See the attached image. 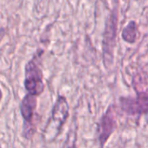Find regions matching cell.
Returning <instances> with one entry per match:
<instances>
[{
	"instance_id": "cell-1",
	"label": "cell",
	"mask_w": 148,
	"mask_h": 148,
	"mask_svg": "<svg viewBox=\"0 0 148 148\" xmlns=\"http://www.w3.org/2000/svg\"><path fill=\"white\" fill-rule=\"evenodd\" d=\"M69 117V105L64 96H59L53 106L51 116L45 128L44 138L47 142L53 141L60 133L63 125Z\"/></svg>"
},
{
	"instance_id": "cell-2",
	"label": "cell",
	"mask_w": 148,
	"mask_h": 148,
	"mask_svg": "<svg viewBox=\"0 0 148 148\" xmlns=\"http://www.w3.org/2000/svg\"><path fill=\"white\" fill-rule=\"evenodd\" d=\"M117 14L113 12L110 17L108 18L104 38H103V61L104 65L106 69H110L113 64L114 59V47H115V41H116V32H117Z\"/></svg>"
},
{
	"instance_id": "cell-3",
	"label": "cell",
	"mask_w": 148,
	"mask_h": 148,
	"mask_svg": "<svg viewBox=\"0 0 148 148\" xmlns=\"http://www.w3.org/2000/svg\"><path fill=\"white\" fill-rule=\"evenodd\" d=\"M25 87L28 93L34 96H39L45 90L43 73L36 58L31 59L25 67Z\"/></svg>"
},
{
	"instance_id": "cell-4",
	"label": "cell",
	"mask_w": 148,
	"mask_h": 148,
	"mask_svg": "<svg viewBox=\"0 0 148 148\" xmlns=\"http://www.w3.org/2000/svg\"><path fill=\"white\" fill-rule=\"evenodd\" d=\"M37 96L27 93L20 103V112L24 119L23 136L26 139H31L36 131V127L33 124L34 115L37 108Z\"/></svg>"
},
{
	"instance_id": "cell-5",
	"label": "cell",
	"mask_w": 148,
	"mask_h": 148,
	"mask_svg": "<svg viewBox=\"0 0 148 148\" xmlns=\"http://www.w3.org/2000/svg\"><path fill=\"white\" fill-rule=\"evenodd\" d=\"M121 110L128 115H141L148 113V93L137 92V96L122 97L119 99Z\"/></svg>"
},
{
	"instance_id": "cell-6",
	"label": "cell",
	"mask_w": 148,
	"mask_h": 148,
	"mask_svg": "<svg viewBox=\"0 0 148 148\" xmlns=\"http://www.w3.org/2000/svg\"><path fill=\"white\" fill-rule=\"evenodd\" d=\"M117 127V119L115 108L110 106L106 112L100 118L98 124V139L100 148H103L107 140Z\"/></svg>"
},
{
	"instance_id": "cell-7",
	"label": "cell",
	"mask_w": 148,
	"mask_h": 148,
	"mask_svg": "<svg viewBox=\"0 0 148 148\" xmlns=\"http://www.w3.org/2000/svg\"><path fill=\"white\" fill-rule=\"evenodd\" d=\"M137 24L134 21L129 22V24L123 29L122 32V38L123 39L129 43V44H133L136 39H137Z\"/></svg>"
},
{
	"instance_id": "cell-8",
	"label": "cell",
	"mask_w": 148,
	"mask_h": 148,
	"mask_svg": "<svg viewBox=\"0 0 148 148\" xmlns=\"http://www.w3.org/2000/svg\"><path fill=\"white\" fill-rule=\"evenodd\" d=\"M76 142H77V126L73 125L70 129L62 148H76Z\"/></svg>"
},
{
	"instance_id": "cell-9",
	"label": "cell",
	"mask_w": 148,
	"mask_h": 148,
	"mask_svg": "<svg viewBox=\"0 0 148 148\" xmlns=\"http://www.w3.org/2000/svg\"><path fill=\"white\" fill-rule=\"evenodd\" d=\"M2 97H3V93H2V91H1V90H0V102H1Z\"/></svg>"
},
{
	"instance_id": "cell-10",
	"label": "cell",
	"mask_w": 148,
	"mask_h": 148,
	"mask_svg": "<svg viewBox=\"0 0 148 148\" xmlns=\"http://www.w3.org/2000/svg\"><path fill=\"white\" fill-rule=\"evenodd\" d=\"M0 148H1V145H0Z\"/></svg>"
}]
</instances>
